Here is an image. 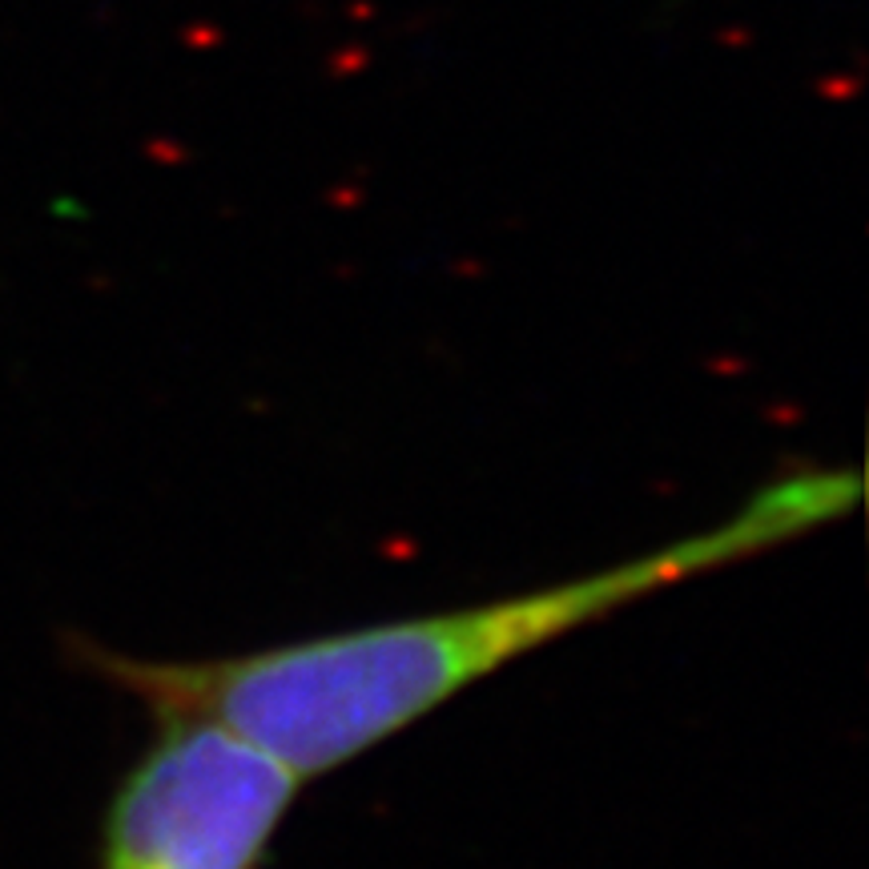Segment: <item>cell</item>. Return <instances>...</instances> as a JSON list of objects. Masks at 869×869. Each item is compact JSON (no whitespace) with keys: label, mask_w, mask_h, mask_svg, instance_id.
Wrapping results in <instances>:
<instances>
[{"label":"cell","mask_w":869,"mask_h":869,"mask_svg":"<svg viewBox=\"0 0 869 869\" xmlns=\"http://www.w3.org/2000/svg\"><path fill=\"white\" fill-rule=\"evenodd\" d=\"M861 475L801 467L733 515L664 547L483 604L378 620L234 656L154 660L89 644V669L154 717H198L246 737L298 781L326 777L419 724L480 681L620 608L777 552L853 512Z\"/></svg>","instance_id":"cell-1"},{"label":"cell","mask_w":869,"mask_h":869,"mask_svg":"<svg viewBox=\"0 0 869 869\" xmlns=\"http://www.w3.org/2000/svg\"><path fill=\"white\" fill-rule=\"evenodd\" d=\"M154 721L109 797L97 869H263L306 781L214 721Z\"/></svg>","instance_id":"cell-2"}]
</instances>
